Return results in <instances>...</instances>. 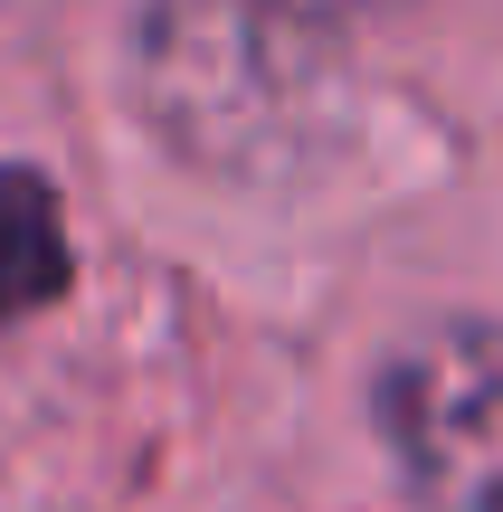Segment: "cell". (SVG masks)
<instances>
[{
    "instance_id": "1",
    "label": "cell",
    "mask_w": 503,
    "mask_h": 512,
    "mask_svg": "<svg viewBox=\"0 0 503 512\" xmlns=\"http://www.w3.org/2000/svg\"><path fill=\"white\" fill-rule=\"evenodd\" d=\"M143 105L219 171L285 162L323 114V19L295 0H152Z\"/></svg>"
},
{
    "instance_id": "2",
    "label": "cell",
    "mask_w": 503,
    "mask_h": 512,
    "mask_svg": "<svg viewBox=\"0 0 503 512\" xmlns=\"http://www.w3.org/2000/svg\"><path fill=\"white\" fill-rule=\"evenodd\" d=\"M380 437L428 512H503V323H437L380 380Z\"/></svg>"
},
{
    "instance_id": "3",
    "label": "cell",
    "mask_w": 503,
    "mask_h": 512,
    "mask_svg": "<svg viewBox=\"0 0 503 512\" xmlns=\"http://www.w3.org/2000/svg\"><path fill=\"white\" fill-rule=\"evenodd\" d=\"M67 294V228H57V200L38 171L0 162V323L29 304Z\"/></svg>"
},
{
    "instance_id": "4",
    "label": "cell",
    "mask_w": 503,
    "mask_h": 512,
    "mask_svg": "<svg viewBox=\"0 0 503 512\" xmlns=\"http://www.w3.org/2000/svg\"><path fill=\"white\" fill-rule=\"evenodd\" d=\"M295 10H314V19H333V10H352V0H295Z\"/></svg>"
}]
</instances>
